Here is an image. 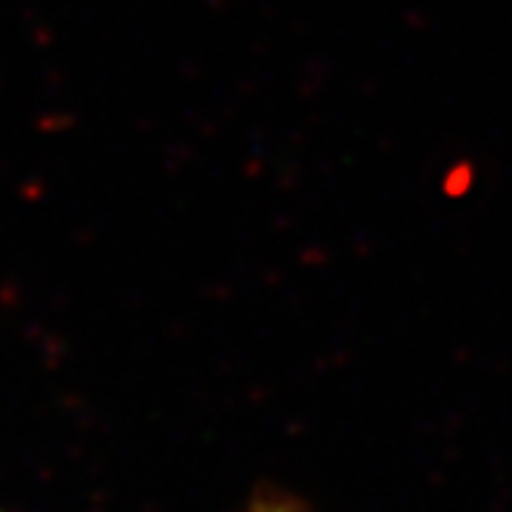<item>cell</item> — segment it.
<instances>
[{
  "label": "cell",
  "instance_id": "cell-1",
  "mask_svg": "<svg viewBox=\"0 0 512 512\" xmlns=\"http://www.w3.org/2000/svg\"><path fill=\"white\" fill-rule=\"evenodd\" d=\"M247 512H309V509H306L300 500H294V497H287V494H281V491L266 488L260 497H256V500L250 503Z\"/></svg>",
  "mask_w": 512,
  "mask_h": 512
}]
</instances>
